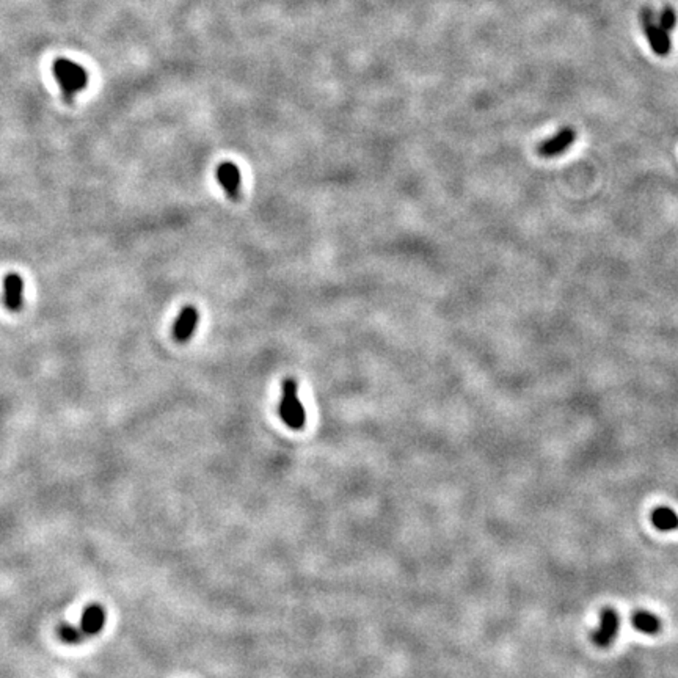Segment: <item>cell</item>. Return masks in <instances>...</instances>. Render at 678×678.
I'll return each mask as SVG.
<instances>
[{"label": "cell", "instance_id": "obj_10", "mask_svg": "<svg viewBox=\"0 0 678 678\" xmlns=\"http://www.w3.org/2000/svg\"><path fill=\"white\" fill-rule=\"evenodd\" d=\"M631 624L642 635H657L661 630V620L648 611H636L631 617Z\"/></svg>", "mask_w": 678, "mask_h": 678}, {"label": "cell", "instance_id": "obj_3", "mask_svg": "<svg viewBox=\"0 0 678 678\" xmlns=\"http://www.w3.org/2000/svg\"><path fill=\"white\" fill-rule=\"evenodd\" d=\"M639 21L646 33L650 48L658 56H668L672 49L670 33L661 28L657 22V11L650 7H644L639 11Z\"/></svg>", "mask_w": 678, "mask_h": 678}, {"label": "cell", "instance_id": "obj_2", "mask_svg": "<svg viewBox=\"0 0 678 678\" xmlns=\"http://www.w3.org/2000/svg\"><path fill=\"white\" fill-rule=\"evenodd\" d=\"M280 418L292 431H300L307 422V411L297 395V382L294 378H286L282 383Z\"/></svg>", "mask_w": 678, "mask_h": 678}, {"label": "cell", "instance_id": "obj_11", "mask_svg": "<svg viewBox=\"0 0 678 678\" xmlns=\"http://www.w3.org/2000/svg\"><path fill=\"white\" fill-rule=\"evenodd\" d=\"M650 518H652L653 526L658 531H663V533H670V531L678 529V515L670 507H657Z\"/></svg>", "mask_w": 678, "mask_h": 678}, {"label": "cell", "instance_id": "obj_7", "mask_svg": "<svg viewBox=\"0 0 678 678\" xmlns=\"http://www.w3.org/2000/svg\"><path fill=\"white\" fill-rule=\"evenodd\" d=\"M198 319H200V314H198V309L195 307H185L181 311L176 322L173 325V338L174 341L179 344H185L190 341V338L194 336V333L196 330Z\"/></svg>", "mask_w": 678, "mask_h": 678}, {"label": "cell", "instance_id": "obj_9", "mask_svg": "<svg viewBox=\"0 0 678 678\" xmlns=\"http://www.w3.org/2000/svg\"><path fill=\"white\" fill-rule=\"evenodd\" d=\"M105 625V609L101 604H90L85 608L81 619V630L85 636H96Z\"/></svg>", "mask_w": 678, "mask_h": 678}, {"label": "cell", "instance_id": "obj_12", "mask_svg": "<svg viewBox=\"0 0 678 678\" xmlns=\"http://www.w3.org/2000/svg\"><path fill=\"white\" fill-rule=\"evenodd\" d=\"M83 631L81 626H74L71 624H63L59 626V637L65 644H81L83 639Z\"/></svg>", "mask_w": 678, "mask_h": 678}, {"label": "cell", "instance_id": "obj_1", "mask_svg": "<svg viewBox=\"0 0 678 678\" xmlns=\"http://www.w3.org/2000/svg\"><path fill=\"white\" fill-rule=\"evenodd\" d=\"M54 76L66 103H72L74 96L88 85V72L70 59H56L54 61Z\"/></svg>", "mask_w": 678, "mask_h": 678}, {"label": "cell", "instance_id": "obj_5", "mask_svg": "<svg viewBox=\"0 0 678 678\" xmlns=\"http://www.w3.org/2000/svg\"><path fill=\"white\" fill-rule=\"evenodd\" d=\"M217 179L225 194L233 201H239L242 196V174L239 167L233 162H222L217 168Z\"/></svg>", "mask_w": 678, "mask_h": 678}, {"label": "cell", "instance_id": "obj_6", "mask_svg": "<svg viewBox=\"0 0 678 678\" xmlns=\"http://www.w3.org/2000/svg\"><path fill=\"white\" fill-rule=\"evenodd\" d=\"M575 138H576L575 129L564 127L556 135H553V137L542 141V143L537 146V152H539L542 157L561 156L573 145Z\"/></svg>", "mask_w": 678, "mask_h": 678}, {"label": "cell", "instance_id": "obj_13", "mask_svg": "<svg viewBox=\"0 0 678 678\" xmlns=\"http://www.w3.org/2000/svg\"><path fill=\"white\" fill-rule=\"evenodd\" d=\"M657 22L661 28H664L666 32L670 33L677 25L675 10L672 8L670 5H666V7H663V10H661L659 14L657 16Z\"/></svg>", "mask_w": 678, "mask_h": 678}, {"label": "cell", "instance_id": "obj_8", "mask_svg": "<svg viewBox=\"0 0 678 678\" xmlns=\"http://www.w3.org/2000/svg\"><path fill=\"white\" fill-rule=\"evenodd\" d=\"M3 305L10 311H18L24 305V281L19 274H7L5 276Z\"/></svg>", "mask_w": 678, "mask_h": 678}, {"label": "cell", "instance_id": "obj_4", "mask_svg": "<svg viewBox=\"0 0 678 678\" xmlns=\"http://www.w3.org/2000/svg\"><path fill=\"white\" fill-rule=\"evenodd\" d=\"M620 617L619 613L613 608H604L600 613V624L592 633V642L597 647H609L619 635Z\"/></svg>", "mask_w": 678, "mask_h": 678}]
</instances>
